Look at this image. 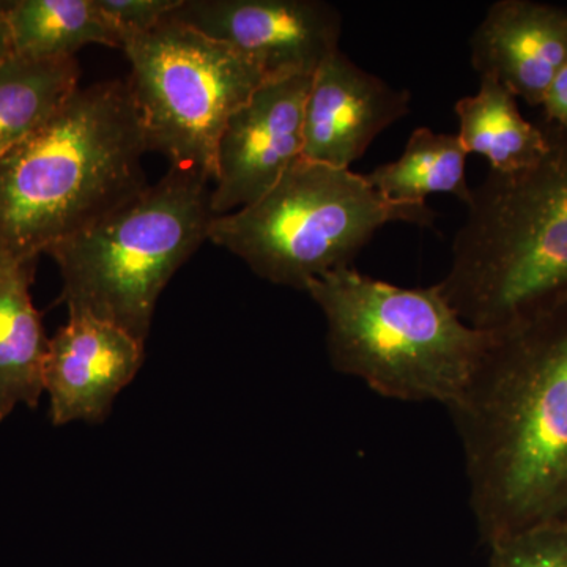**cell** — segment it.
Here are the masks:
<instances>
[{"label": "cell", "instance_id": "cell-1", "mask_svg": "<svg viewBox=\"0 0 567 567\" xmlns=\"http://www.w3.org/2000/svg\"><path fill=\"white\" fill-rule=\"evenodd\" d=\"M447 410L487 546L567 524V303L494 336Z\"/></svg>", "mask_w": 567, "mask_h": 567}, {"label": "cell", "instance_id": "cell-2", "mask_svg": "<svg viewBox=\"0 0 567 567\" xmlns=\"http://www.w3.org/2000/svg\"><path fill=\"white\" fill-rule=\"evenodd\" d=\"M148 152L128 82L78 89L29 140L0 156V252L39 259L148 185Z\"/></svg>", "mask_w": 567, "mask_h": 567}, {"label": "cell", "instance_id": "cell-3", "mask_svg": "<svg viewBox=\"0 0 567 567\" xmlns=\"http://www.w3.org/2000/svg\"><path fill=\"white\" fill-rule=\"evenodd\" d=\"M536 166L472 188L439 286L470 327L506 333L567 303V134Z\"/></svg>", "mask_w": 567, "mask_h": 567}, {"label": "cell", "instance_id": "cell-4", "mask_svg": "<svg viewBox=\"0 0 567 567\" xmlns=\"http://www.w3.org/2000/svg\"><path fill=\"white\" fill-rule=\"evenodd\" d=\"M306 292L324 317L336 371L398 401L453 405L494 339L465 323L436 284L406 289L347 267Z\"/></svg>", "mask_w": 567, "mask_h": 567}, {"label": "cell", "instance_id": "cell-5", "mask_svg": "<svg viewBox=\"0 0 567 567\" xmlns=\"http://www.w3.org/2000/svg\"><path fill=\"white\" fill-rule=\"evenodd\" d=\"M213 181L171 167L104 218L52 246L61 300L70 316L87 315L147 341L159 295L208 240Z\"/></svg>", "mask_w": 567, "mask_h": 567}, {"label": "cell", "instance_id": "cell-6", "mask_svg": "<svg viewBox=\"0 0 567 567\" xmlns=\"http://www.w3.org/2000/svg\"><path fill=\"white\" fill-rule=\"evenodd\" d=\"M429 207L386 203L364 175L301 158L259 200L213 219L208 240L276 286L309 284L353 267L383 226H434Z\"/></svg>", "mask_w": 567, "mask_h": 567}, {"label": "cell", "instance_id": "cell-7", "mask_svg": "<svg viewBox=\"0 0 567 567\" xmlns=\"http://www.w3.org/2000/svg\"><path fill=\"white\" fill-rule=\"evenodd\" d=\"M122 51L132 65L126 82L148 152L162 153L171 167L199 171L213 181L224 126L268 81L264 71L244 52L173 13Z\"/></svg>", "mask_w": 567, "mask_h": 567}, {"label": "cell", "instance_id": "cell-8", "mask_svg": "<svg viewBox=\"0 0 567 567\" xmlns=\"http://www.w3.org/2000/svg\"><path fill=\"white\" fill-rule=\"evenodd\" d=\"M173 17L244 52L268 81L312 76L341 50V11L323 0H182Z\"/></svg>", "mask_w": 567, "mask_h": 567}, {"label": "cell", "instance_id": "cell-9", "mask_svg": "<svg viewBox=\"0 0 567 567\" xmlns=\"http://www.w3.org/2000/svg\"><path fill=\"white\" fill-rule=\"evenodd\" d=\"M312 76L267 81L230 115L216 145L212 208L229 215L259 200L303 158Z\"/></svg>", "mask_w": 567, "mask_h": 567}, {"label": "cell", "instance_id": "cell-10", "mask_svg": "<svg viewBox=\"0 0 567 567\" xmlns=\"http://www.w3.org/2000/svg\"><path fill=\"white\" fill-rule=\"evenodd\" d=\"M395 89L338 50L312 74L305 106L303 158L350 169L372 142L410 111Z\"/></svg>", "mask_w": 567, "mask_h": 567}, {"label": "cell", "instance_id": "cell-11", "mask_svg": "<svg viewBox=\"0 0 567 567\" xmlns=\"http://www.w3.org/2000/svg\"><path fill=\"white\" fill-rule=\"evenodd\" d=\"M144 357V342L117 324L87 315L70 316L50 339L44 360L52 424L103 423L115 398L140 372Z\"/></svg>", "mask_w": 567, "mask_h": 567}, {"label": "cell", "instance_id": "cell-12", "mask_svg": "<svg viewBox=\"0 0 567 567\" xmlns=\"http://www.w3.org/2000/svg\"><path fill=\"white\" fill-rule=\"evenodd\" d=\"M470 61L480 76L540 107L567 65V9L537 0L492 3L470 39Z\"/></svg>", "mask_w": 567, "mask_h": 567}, {"label": "cell", "instance_id": "cell-13", "mask_svg": "<svg viewBox=\"0 0 567 567\" xmlns=\"http://www.w3.org/2000/svg\"><path fill=\"white\" fill-rule=\"evenodd\" d=\"M37 259L0 252V421L24 404L39 405L50 339L32 303Z\"/></svg>", "mask_w": 567, "mask_h": 567}, {"label": "cell", "instance_id": "cell-14", "mask_svg": "<svg viewBox=\"0 0 567 567\" xmlns=\"http://www.w3.org/2000/svg\"><path fill=\"white\" fill-rule=\"evenodd\" d=\"M454 112L466 153H480L494 173L529 169L550 148L547 130L527 121L516 96L495 78L480 76L477 92L458 100Z\"/></svg>", "mask_w": 567, "mask_h": 567}, {"label": "cell", "instance_id": "cell-15", "mask_svg": "<svg viewBox=\"0 0 567 567\" xmlns=\"http://www.w3.org/2000/svg\"><path fill=\"white\" fill-rule=\"evenodd\" d=\"M13 54L39 61L74 59L89 44L122 50L117 32L95 0H11L0 2Z\"/></svg>", "mask_w": 567, "mask_h": 567}, {"label": "cell", "instance_id": "cell-16", "mask_svg": "<svg viewBox=\"0 0 567 567\" xmlns=\"http://www.w3.org/2000/svg\"><path fill=\"white\" fill-rule=\"evenodd\" d=\"M466 153L457 134L416 128L406 141L401 158L364 175L386 203L404 207H427L434 194H450L465 205L472 199L466 182Z\"/></svg>", "mask_w": 567, "mask_h": 567}, {"label": "cell", "instance_id": "cell-17", "mask_svg": "<svg viewBox=\"0 0 567 567\" xmlns=\"http://www.w3.org/2000/svg\"><path fill=\"white\" fill-rule=\"evenodd\" d=\"M80 78L76 58L13 54L0 63V156L43 128L80 89Z\"/></svg>", "mask_w": 567, "mask_h": 567}, {"label": "cell", "instance_id": "cell-18", "mask_svg": "<svg viewBox=\"0 0 567 567\" xmlns=\"http://www.w3.org/2000/svg\"><path fill=\"white\" fill-rule=\"evenodd\" d=\"M488 547L491 567H567V524L527 529Z\"/></svg>", "mask_w": 567, "mask_h": 567}, {"label": "cell", "instance_id": "cell-19", "mask_svg": "<svg viewBox=\"0 0 567 567\" xmlns=\"http://www.w3.org/2000/svg\"><path fill=\"white\" fill-rule=\"evenodd\" d=\"M96 7L117 32L122 50L130 40L152 31L166 20L182 0H95Z\"/></svg>", "mask_w": 567, "mask_h": 567}, {"label": "cell", "instance_id": "cell-20", "mask_svg": "<svg viewBox=\"0 0 567 567\" xmlns=\"http://www.w3.org/2000/svg\"><path fill=\"white\" fill-rule=\"evenodd\" d=\"M540 107L544 111L546 126L567 134V65L551 81Z\"/></svg>", "mask_w": 567, "mask_h": 567}, {"label": "cell", "instance_id": "cell-21", "mask_svg": "<svg viewBox=\"0 0 567 567\" xmlns=\"http://www.w3.org/2000/svg\"><path fill=\"white\" fill-rule=\"evenodd\" d=\"M13 55V44H11V35L9 24H7L6 17L0 10V63Z\"/></svg>", "mask_w": 567, "mask_h": 567}]
</instances>
